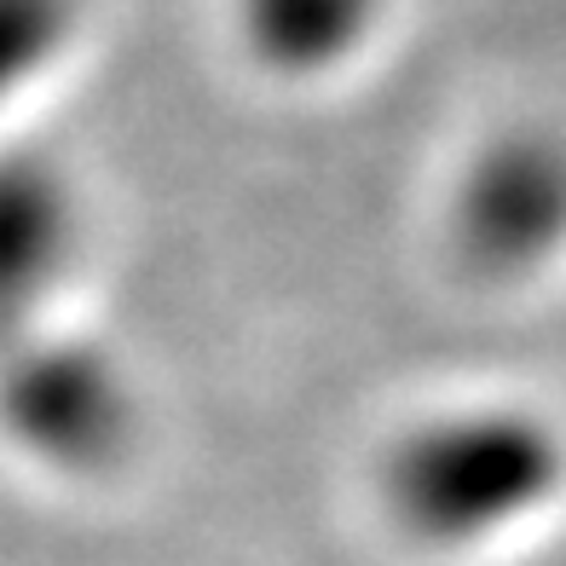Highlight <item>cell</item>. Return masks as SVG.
<instances>
[{"label": "cell", "mask_w": 566, "mask_h": 566, "mask_svg": "<svg viewBox=\"0 0 566 566\" xmlns=\"http://www.w3.org/2000/svg\"><path fill=\"white\" fill-rule=\"evenodd\" d=\"M381 0H243V35L277 70H324L353 59Z\"/></svg>", "instance_id": "cell-1"}]
</instances>
